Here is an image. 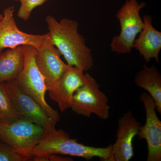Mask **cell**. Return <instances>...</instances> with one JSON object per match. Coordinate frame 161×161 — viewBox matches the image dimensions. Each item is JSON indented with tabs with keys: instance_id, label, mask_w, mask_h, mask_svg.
Listing matches in <instances>:
<instances>
[{
	"instance_id": "1",
	"label": "cell",
	"mask_w": 161,
	"mask_h": 161,
	"mask_svg": "<svg viewBox=\"0 0 161 161\" xmlns=\"http://www.w3.org/2000/svg\"><path fill=\"white\" fill-rule=\"evenodd\" d=\"M45 20L52 43L63 56L67 64L84 72L92 69L94 65L92 51L78 32V22L67 19L58 21L50 15Z\"/></svg>"
},
{
	"instance_id": "2",
	"label": "cell",
	"mask_w": 161,
	"mask_h": 161,
	"mask_svg": "<svg viewBox=\"0 0 161 161\" xmlns=\"http://www.w3.org/2000/svg\"><path fill=\"white\" fill-rule=\"evenodd\" d=\"M112 145L106 147L86 146L72 138L64 130H55L46 132L34 149L32 154L44 156L56 153L82 158L87 161L97 157L102 161H112Z\"/></svg>"
},
{
	"instance_id": "3",
	"label": "cell",
	"mask_w": 161,
	"mask_h": 161,
	"mask_svg": "<svg viewBox=\"0 0 161 161\" xmlns=\"http://www.w3.org/2000/svg\"><path fill=\"white\" fill-rule=\"evenodd\" d=\"M36 49L25 46V62L22 71L14 80L11 81L21 91L35 99L53 120L59 122V112L47 102L45 94L47 91L45 80L35 60Z\"/></svg>"
},
{
	"instance_id": "4",
	"label": "cell",
	"mask_w": 161,
	"mask_h": 161,
	"mask_svg": "<svg viewBox=\"0 0 161 161\" xmlns=\"http://www.w3.org/2000/svg\"><path fill=\"white\" fill-rule=\"evenodd\" d=\"M47 132L40 125L24 118L0 122V140L31 160L34 149Z\"/></svg>"
},
{
	"instance_id": "5",
	"label": "cell",
	"mask_w": 161,
	"mask_h": 161,
	"mask_svg": "<svg viewBox=\"0 0 161 161\" xmlns=\"http://www.w3.org/2000/svg\"><path fill=\"white\" fill-rule=\"evenodd\" d=\"M146 6V3H138L137 0H126L117 11L116 17L120 23L121 30L119 34L112 39V52L118 54L131 53L136 36L144 27L140 11Z\"/></svg>"
},
{
	"instance_id": "6",
	"label": "cell",
	"mask_w": 161,
	"mask_h": 161,
	"mask_svg": "<svg viewBox=\"0 0 161 161\" xmlns=\"http://www.w3.org/2000/svg\"><path fill=\"white\" fill-rule=\"evenodd\" d=\"M108 97L100 89L96 80L86 73V80L72 97L70 107L78 115L89 118L95 115L101 119L106 120L109 117L110 106Z\"/></svg>"
},
{
	"instance_id": "7",
	"label": "cell",
	"mask_w": 161,
	"mask_h": 161,
	"mask_svg": "<svg viewBox=\"0 0 161 161\" xmlns=\"http://www.w3.org/2000/svg\"><path fill=\"white\" fill-rule=\"evenodd\" d=\"M4 84L15 109L23 118L40 125L47 132L56 130L57 122L47 115L35 99L21 91L12 81L4 82Z\"/></svg>"
},
{
	"instance_id": "8",
	"label": "cell",
	"mask_w": 161,
	"mask_h": 161,
	"mask_svg": "<svg viewBox=\"0 0 161 161\" xmlns=\"http://www.w3.org/2000/svg\"><path fill=\"white\" fill-rule=\"evenodd\" d=\"M146 111L145 125L141 126L137 136L147 142V161H161V121L156 113L155 102L147 92L140 95Z\"/></svg>"
},
{
	"instance_id": "9",
	"label": "cell",
	"mask_w": 161,
	"mask_h": 161,
	"mask_svg": "<svg viewBox=\"0 0 161 161\" xmlns=\"http://www.w3.org/2000/svg\"><path fill=\"white\" fill-rule=\"evenodd\" d=\"M14 8L9 6L4 9L0 19V52L6 48L27 45L38 49L43 43L46 34L33 35L21 31L18 28L14 16Z\"/></svg>"
},
{
	"instance_id": "10",
	"label": "cell",
	"mask_w": 161,
	"mask_h": 161,
	"mask_svg": "<svg viewBox=\"0 0 161 161\" xmlns=\"http://www.w3.org/2000/svg\"><path fill=\"white\" fill-rule=\"evenodd\" d=\"M61 55L47 33L43 43L36 49L35 53L36 62L44 78L47 91L58 81L66 69L67 64L61 60Z\"/></svg>"
},
{
	"instance_id": "11",
	"label": "cell",
	"mask_w": 161,
	"mask_h": 161,
	"mask_svg": "<svg viewBox=\"0 0 161 161\" xmlns=\"http://www.w3.org/2000/svg\"><path fill=\"white\" fill-rule=\"evenodd\" d=\"M141 126L131 111L124 113L120 117L116 141L112 145V161H129L134 156L132 142L138 135Z\"/></svg>"
},
{
	"instance_id": "12",
	"label": "cell",
	"mask_w": 161,
	"mask_h": 161,
	"mask_svg": "<svg viewBox=\"0 0 161 161\" xmlns=\"http://www.w3.org/2000/svg\"><path fill=\"white\" fill-rule=\"evenodd\" d=\"M84 72L83 70L67 64L58 81L47 90L51 99L58 103L61 112L70 108L73 95L85 81Z\"/></svg>"
},
{
	"instance_id": "13",
	"label": "cell",
	"mask_w": 161,
	"mask_h": 161,
	"mask_svg": "<svg viewBox=\"0 0 161 161\" xmlns=\"http://www.w3.org/2000/svg\"><path fill=\"white\" fill-rule=\"evenodd\" d=\"M144 27L137 39L133 43V48L137 50L146 63L150 62L152 58L158 63L159 54L161 49V32L153 26L152 19L149 15L143 19Z\"/></svg>"
},
{
	"instance_id": "14",
	"label": "cell",
	"mask_w": 161,
	"mask_h": 161,
	"mask_svg": "<svg viewBox=\"0 0 161 161\" xmlns=\"http://www.w3.org/2000/svg\"><path fill=\"white\" fill-rule=\"evenodd\" d=\"M25 46L0 52V82L13 81L19 75L25 62Z\"/></svg>"
},
{
	"instance_id": "15",
	"label": "cell",
	"mask_w": 161,
	"mask_h": 161,
	"mask_svg": "<svg viewBox=\"0 0 161 161\" xmlns=\"http://www.w3.org/2000/svg\"><path fill=\"white\" fill-rule=\"evenodd\" d=\"M134 82L147 91L155 102L157 111L161 114V75L157 68L144 64L142 69L136 75Z\"/></svg>"
},
{
	"instance_id": "16",
	"label": "cell",
	"mask_w": 161,
	"mask_h": 161,
	"mask_svg": "<svg viewBox=\"0 0 161 161\" xmlns=\"http://www.w3.org/2000/svg\"><path fill=\"white\" fill-rule=\"evenodd\" d=\"M22 118L13 105L4 82H0V122H9Z\"/></svg>"
},
{
	"instance_id": "17",
	"label": "cell",
	"mask_w": 161,
	"mask_h": 161,
	"mask_svg": "<svg viewBox=\"0 0 161 161\" xmlns=\"http://www.w3.org/2000/svg\"><path fill=\"white\" fill-rule=\"evenodd\" d=\"M31 159L0 140V161H27Z\"/></svg>"
},
{
	"instance_id": "18",
	"label": "cell",
	"mask_w": 161,
	"mask_h": 161,
	"mask_svg": "<svg viewBox=\"0 0 161 161\" xmlns=\"http://www.w3.org/2000/svg\"><path fill=\"white\" fill-rule=\"evenodd\" d=\"M19 1V9L18 16L21 19L26 21L30 17L32 12L36 7L43 5L47 0H16Z\"/></svg>"
},
{
	"instance_id": "19",
	"label": "cell",
	"mask_w": 161,
	"mask_h": 161,
	"mask_svg": "<svg viewBox=\"0 0 161 161\" xmlns=\"http://www.w3.org/2000/svg\"><path fill=\"white\" fill-rule=\"evenodd\" d=\"M32 161H72L73 159L70 156L54 154L44 156H33Z\"/></svg>"
},
{
	"instance_id": "20",
	"label": "cell",
	"mask_w": 161,
	"mask_h": 161,
	"mask_svg": "<svg viewBox=\"0 0 161 161\" xmlns=\"http://www.w3.org/2000/svg\"><path fill=\"white\" fill-rule=\"evenodd\" d=\"M3 15L2 14H0V19H2V17H3Z\"/></svg>"
}]
</instances>
